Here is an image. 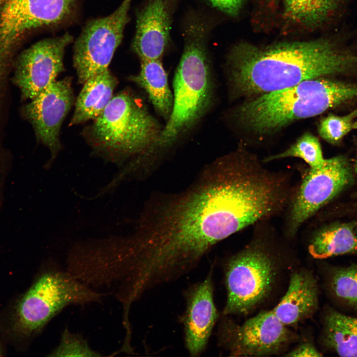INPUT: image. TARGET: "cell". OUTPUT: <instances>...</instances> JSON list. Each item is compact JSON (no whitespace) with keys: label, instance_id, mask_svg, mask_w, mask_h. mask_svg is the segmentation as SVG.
<instances>
[{"label":"cell","instance_id":"29","mask_svg":"<svg viewBox=\"0 0 357 357\" xmlns=\"http://www.w3.org/2000/svg\"><path fill=\"white\" fill-rule=\"evenodd\" d=\"M355 173H356V175H357V155L355 164Z\"/></svg>","mask_w":357,"mask_h":357},{"label":"cell","instance_id":"7","mask_svg":"<svg viewBox=\"0 0 357 357\" xmlns=\"http://www.w3.org/2000/svg\"><path fill=\"white\" fill-rule=\"evenodd\" d=\"M226 270L224 315L246 313L256 307L269 293L277 273L274 258L260 243L250 244L232 257Z\"/></svg>","mask_w":357,"mask_h":357},{"label":"cell","instance_id":"28","mask_svg":"<svg viewBox=\"0 0 357 357\" xmlns=\"http://www.w3.org/2000/svg\"><path fill=\"white\" fill-rule=\"evenodd\" d=\"M7 0H0V10L1 9Z\"/></svg>","mask_w":357,"mask_h":357},{"label":"cell","instance_id":"19","mask_svg":"<svg viewBox=\"0 0 357 357\" xmlns=\"http://www.w3.org/2000/svg\"><path fill=\"white\" fill-rule=\"evenodd\" d=\"M130 79L146 92L155 110L167 120L173 108V94L161 60H141L139 73Z\"/></svg>","mask_w":357,"mask_h":357},{"label":"cell","instance_id":"27","mask_svg":"<svg viewBox=\"0 0 357 357\" xmlns=\"http://www.w3.org/2000/svg\"><path fill=\"white\" fill-rule=\"evenodd\" d=\"M322 356L321 353L313 345L310 343L302 344L286 355V356L289 357H317Z\"/></svg>","mask_w":357,"mask_h":357},{"label":"cell","instance_id":"14","mask_svg":"<svg viewBox=\"0 0 357 357\" xmlns=\"http://www.w3.org/2000/svg\"><path fill=\"white\" fill-rule=\"evenodd\" d=\"M175 0H147L136 16L132 48L141 60H161L170 42Z\"/></svg>","mask_w":357,"mask_h":357},{"label":"cell","instance_id":"11","mask_svg":"<svg viewBox=\"0 0 357 357\" xmlns=\"http://www.w3.org/2000/svg\"><path fill=\"white\" fill-rule=\"evenodd\" d=\"M219 338L231 356L259 357L279 353L294 335L271 310L261 311L240 325L226 321Z\"/></svg>","mask_w":357,"mask_h":357},{"label":"cell","instance_id":"10","mask_svg":"<svg viewBox=\"0 0 357 357\" xmlns=\"http://www.w3.org/2000/svg\"><path fill=\"white\" fill-rule=\"evenodd\" d=\"M352 178L350 164L343 156L326 159L319 168H309L291 201L289 234L294 235L304 222L348 186Z\"/></svg>","mask_w":357,"mask_h":357},{"label":"cell","instance_id":"8","mask_svg":"<svg viewBox=\"0 0 357 357\" xmlns=\"http://www.w3.org/2000/svg\"><path fill=\"white\" fill-rule=\"evenodd\" d=\"M77 0H7L0 10V73L13 65L17 47L29 31L59 24L72 15Z\"/></svg>","mask_w":357,"mask_h":357},{"label":"cell","instance_id":"6","mask_svg":"<svg viewBox=\"0 0 357 357\" xmlns=\"http://www.w3.org/2000/svg\"><path fill=\"white\" fill-rule=\"evenodd\" d=\"M105 295L67 270L52 267L37 278L21 299L17 309L18 323L24 333L31 335L66 306L100 302Z\"/></svg>","mask_w":357,"mask_h":357},{"label":"cell","instance_id":"12","mask_svg":"<svg viewBox=\"0 0 357 357\" xmlns=\"http://www.w3.org/2000/svg\"><path fill=\"white\" fill-rule=\"evenodd\" d=\"M73 40L63 35L41 40L25 50L14 60L12 81L22 100H31L56 80L63 70L65 48Z\"/></svg>","mask_w":357,"mask_h":357},{"label":"cell","instance_id":"22","mask_svg":"<svg viewBox=\"0 0 357 357\" xmlns=\"http://www.w3.org/2000/svg\"><path fill=\"white\" fill-rule=\"evenodd\" d=\"M354 0H284L286 15L293 21L317 27L338 18Z\"/></svg>","mask_w":357,"mask_h":357},{"label":"cell","instance_id":"15","mask_svg":"<svg viewBox=\"0 0 357 357\" xmlns=\"http://www.w3.org/2000/svg\"><path fill=\"white\" fill-rule=\"evenodd\" d=\"M218 316L210 271L207 278L194 286L187 297L183 322L185 346L191 356H199L205 348Z\"/></svg>","mask_w":357,"mask_h":357},{"label":"cell","instance_id":"25","mask_svg":"<svg viewBox=\"0 0 357 357\" xmlns=\"http://www.w3.org/2000/svg\"><path fill=\"white\" fill-rule=\"evenodd\" d=\"M52 357H100L79 334L66 328L62 332L59 344L50 353Z\"/></svg>","mask_w":357,"mask_h":357},{"label":"cell","instance_id":"1","mask_svg":"<svg viewBox=\"0 0 357 357\" xmlns=\"http://www.w3.org/2000/svg\"><path fill=\"white\" fill-rule=\"evenodd\" d=\"M247 194L221 158L185 190L154 205L122 239V270L144 293L193 269L218 242L244 228Z\"/></svg>","mask_w":357,"mask_h":357},{"label":"cell","instance_id":"24","mask_svg":"<svg viewBox=\"0 0 357 357\" xmlns=\"http://www.w3.org/2000/svg\"><path fill=\"white\" fill-rule=\"evenodd\" d=\"M357 117V109L342 117L330 114L321 120L318 133L329 143L338 144L355 127L354 120Z\"/></svg>","mask_w":357,"mask_h":357},{"label":"cell","instance_id":"9","mask_svg":"<svg viewBox=\"0 0 357 357\" xmlns=\"http://www.w3.org/2000/svg\"><path fill=\"white\" fill-rule=\"evenodd\" d=\"M131 0H123L110 15L90 21L76 40L73 65L80 83L108 69L129 20Z\"/></svg>","mask_w":357,"mask_h":357},{"label":"cell","instance_id":"2","mask_svg":"<svg viewBox=\"0 0 357 357\" xmlns=\"http://www.w3.org/2000/svg\"><path fill=\"white\" fill-rule=\"evenodd\" d=\"M236 91L265 94L303 81L357 75V44L341 35L260 47L241 43L229 55Z\"/></svg>","mask_w":357,"mask_h":357},{"label":"cell","instance_id":"16","mask_svg":"<svg viewBox=\"0 0 357 357\" xmlns=\"http://www.w3.org/2000/svg\"><path fill=\"white\" fill-rule=\"evenodd\" d=\"M319 289L312 274L300 271L293 273L288 290L272 309L286 326L296 324L309 317L317 309Z\"/></svg>","mask_w":357,"mask_h":357},{"label":"cell","instance_id":"5","mask_svg":"<svg viewBox=\"0 0 357 357\" xmlns=\"http://www.w3.org/2000/svg\"><path fill=\"white\" fill-rule=\"evenodd\" d=\"M88 130L95 150L114 162L153 151L162 129L135 96L127 91L113 96Z\"/></svg>","mask_w":357,"mask_h":357},{"label":"cell","instance_id":"21","mask_svg":"<svg viewBox=\"0 0 357 357\" xmlns=\"http://www.w3.org/2000/svg\"><path fill=\"white\" fill-rule=\"evenodd\" d=\"M325 274L326 289L334 308L357 313V263L328 265Z\"/></svg>","mask_w":357,"mask_h":357},{"label":"cell","instance_id":"20","mask_svg":"<svg viewBox=\"0 0 357 357\" xmlns=\"http://www.w3.org/2000/svg\"><path fill=\"white\" fill-rule=\"evenodd\" d=\"M354 228L353 224L346 223L322 228L313 236L309 253L317 259L357 254V233Z\"/></svg>","mask_w":357,"mask_h":357},{"label":"cell","instance_id":"17","mask_svg":"<svg viewBox=\"0 0 357 357\" xmlns=\"http://www.w3.org/2000/svg\"><path fill=\"white\" fill-rule=\"evenodd\" d=\"M322 325L321 342L327 350L340 357H357V314L328 307Z\"/></svg>","mask_w":357,"mask_h":357},{"label":"cell","instance_id":"13","mask_svg":"<svg viewBox=\"0 0 357 357\" xmlns=\"http://www.w3.org/2000/svg\"><path fill=\"white\" fill-rule=\"evenodd\" d=\"M73 100L70 80H56L21 109L22 116L32 125L38 140L49 149L52 159L60 149V129Z\"/></svg>","mask_w":357,"mask_h":357},{"label":"cell","instance_id":"26","mask_svg":"<svg viewBox=\"0 0 357 357\" xmlns=\"http://www.w3.org/2000/svg\"><path fill=\"white\" fill-rule=\"evenodd\" d=\"M213 7L230 16H235L239 11L243 0H205Z\"/></svg>","mask_w":357,"mask_h":357},{"label":"cell","instance_id":"30","mask_svg":"<svg viewBox=\"0 0 357 357\" xmlns=\"http://www.w3.org/2000/svg\"></svg>","mask_w":357,"mask_h":357},{"label":"cell","instance_id":"4","mask_svg":"<svg viewBox=\"0 0 357 357\" xmlns=\"http://www.w3.org/2000/svg\"><path fill=\"white\" fill-rule=\"evenodd\" d=\"M209 28L206 20L198 15L190 16L186 24L183 53L173 82L172 110L153 151L173 145L202 117L210 105Z\"/></svg>","mask_w":357,"mask_h":357},{"label":"cell","instance_id":"23","mask_svg":"<svg viewBox=\"0 0 357 357\" xmlns=\"http://www.w3.org/2000/svg\"><path fill=\"white\" fill-rule=\"evenodd\" d=\"M287 157H297L306 163L309 168H319L324 165L321 146L317 137L309 133L302 135L297 141L285 151L267 157L264 162Z\"/></svg>","mask_w":357,"mask_h":357},{"label":"cell","instance_id":"3","mask_svg":"<svg viewBox=\"0 0 357 357\" xmlns=\"http://www.w3.org/2000/svg\"><path fill=\"white\" fill-rule=\"evenodd\" d=\"M355 101L357 82L319 78L263 94L240 106L236 116L243 126L262 134Z\"/></svg>","mask_w":357,"mask_h":357},{"label":"cell","instance_id":"18","mask_svg":"<svg viewBox=\"0 0 357 357\" xmlns=\"http://www.w3.org/2000/svg\"><path fill=\"white\" fill-rule=\"evenodd\" d=\"M117 84L109 69L86 81L77 98L70 125L96 119L112 100Z\"/></svg>","mask_w":357,"mask_h":357}]
</instances>
